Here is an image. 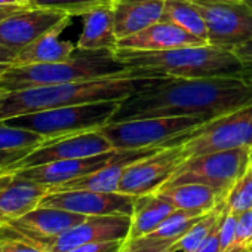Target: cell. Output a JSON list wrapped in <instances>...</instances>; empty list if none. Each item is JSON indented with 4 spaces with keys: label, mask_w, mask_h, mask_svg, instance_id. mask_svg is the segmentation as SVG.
I'll use <instances>...</instances> for the list:
<instances>
[{
    "label": "cell",
    "mask_w": 252,
    "mask_h": 252,
    "mask_svg": "<svg viewBox=\"0 0 252 252\" xmlns=\"http://www.w3.org/2000/svg\"><path fill=\"white\" fill-rule=\"evenodd\" d=\"M251 166H252V147H251Z\"/></svg>",
    "instance_id": "ee69618b"
},
{
    "label": "cell",
    "mask_w": 252,
    "mask_h": 252,
    "mask_svg": "<svg viewBox=\"0 0 252 252\" xmlns=\"http://www.w3.org/2000/svg\"><path fill=\"white\" fill-rule=\"evenodd\" d=\"M227 209H225V200L214 208L212 211L206 212L180 240L178 246L181 252H196L205 242L206 239L221 225L222 218L225 217Z\"/></svg>",
    "instance_id": "d4e9b609"
},
{
    "label": "cell",
    "mask_w": 252,
    "mask_h": 252,
    "mask_svg": "<svg viewBox=\"0 0 252 252\" xmlns=\"http://www.w3.org/2000/svg\"><path fill=\"white\" fill-rule=\"evenodd\" d=\"M46 141L49 140L40 134L11 126L6 122H0V152L37 149Z\"/></svg>",
    "instance_id": "484cf974"
},
{
    "label": "cell",
    "mask_w": 252,
    "mask_h": 252,
    "mask_svg": "<svg viewBox=\"0 0 252 252\" xmlns=\"http://www.w3.org/2000/svg\"><path fill=\"white\" fill-rule=\"evenodd\" d=\"M165 0H113L117 39L131 36L162 20Z\"/></svg>",
    "instance_id": "d6986e66"
},
{
    "label": "cell",
    "mask_w": 252,
    "mask_h": 252,
    "mask_svg": "<svg viewBox=\"0 0 252 252\" xmlns=\"http://www.w3.org/2000/svg\"><path fill=\"white\" fill-rule=\"evenodd\" d=\"M111 150H114L111 143L99 132V129L88 131V132L67 135V137L46 141L40 147L30 152L18 163V169L37 166L57 160L91 158Z\"/></svg>",
    "instance_id": "5bb4252c"
},
{
    "label": "cell",
    "mask_w": 252,
    "mask_h": 252,
    "mask_svg": "<svg viewBox=\"0 0 252 252\" xmlns=\"http://www.w3.org/2000/svg\"><path fill=\"white\" fill-rule=\"evenodd\" d=\"M239 252H252V245H251L249 248H246V249H242V251H239Z\"/></svg>",
    "instance_id": "7bdbcfd3"
},
{
    "label": "cell",
    "mask_w": 252,
    "mask_h": 252,
    "mask_svg": "<svg viewBox=\"0 0 252 252\" xmlns=\"http://www.w3.org/2000/svg\"><path fill=\"white\" fill-rule=\"evenodd\" d=\"M15 172H9V174H3V175H0V189H3L5 186H8L12 178H14Z\"/></svg>",
    "instance_id": "f35d334b"
},
{
    "label": "cell",
    "mask_w": 252,
    "mask_h": 252,
    "mask_svg": "<svg viewBox=\"0 0 252 252\" xmlns=\"http://www.w3.org/2000/svg\"><path fill=\"white\" fill-rule=\"evenodd\" d=\"M205 120L197 117H143L108 122L99 132L116 150H143L180 146Z\"/></svg>",
    "instance_id": "8992f818"
},
{
    "label": "cell",
    "mask_w": 252,
    "mask_h": 252,
    "mask_svg": "<svg viewBox=\"0 0 252 252\" xmlns=\"http://www.w3.org/2000/svg\"><path fill=\"white\" fill-rule=\"evenodd\" d=\"M178 240L175 239L156 240V242H146L141 239L125 240L120 252H178L180 251Z\"/></svg>",
    "instance_id": "f1b7e54d"
},
{
    "label": "cell",
    "mask_w": 252,
    "mask_h": 252,
    "mask_svg": "<svg viewBox=\"0 0 252 252\" xmlns=\"http://www.w3.org/2000/svg\"><path fill=\"white\" fill-rule=\"evenodd\" d=\"M88 215L48 206H37L21 218L8 222L12 228L29 236H57L83 222Z\"/></svg>",
    "instance_id": "ac0fdd59"
},
{
    "label": "cell",
    "mask_w": 252,
    "mask_h": 252,
    "mask_svg": "<svg viewBox=\"0 0 252 252\" xmlns=\"http://www.w3.org/2000/svg\"><path fill=\"white\" fill-rule=\"evenodd\" d=\"M225 209L234 215L252 209V166L228 191L225 197Z\"/></svg>",
    "instance_id": "83f0119b"
},
{
    "label": "cell",
    "mask_w": 252,
    "mask_h": 252,
    "mask_svg": "<svg viewBox=\"0 0 252 252\" xmlns=\"http://www.w3.org/2000/svg\"><path fill=\"white\" fill-rule=\"evenodd\" d=\"M48 193V186L14 175L8 186L0 189V225L15 221L37 208Z\"/></svg>",
    "instance_id": "e0dca14e"
},
{
    "label": "cell",
    "mask_w": 252,
    "mask_h": 252,
    "mask_svg": "<svg viewBox=\"0 0 252 252\" xmlns=\"http://www.w3.org/2000/svg\"><path fill=\"white\" fill-rule=\"evenodd\" d=\"M156 194L177 209H193L203 212L212 211L225 200V196L220 191L197 183L165 186L159 189Z\"/></svg>",
    "instance_id": "44dd1931"
},
{
    "label": "cell",
    "mask_w": 252,
    "mask_h": 252,
    "mask_svg": "<svg viewBox=\"0 0 252 252\" xmlns=\"http://www.w3.org/2000/svg\"><path fill=\"white\" fill-rule=\"evenodd\" d=\"M17 58V52L0 45V65H12Z\"/></svg>",
    "instance_id": "8d00e7d4"
},
{
    "label": "cell",
    "mask_w": 252,
    "mask_h": 252,
    "mask_svg": "<svg viewBox=\"0 0 252 252\" xmlns=\"http://www.w3.org/2000/svg\"><path fill=\"white\" fill-rule=\"evenodd\" d=\"M0 252H12V251L6 246V243H5L2 239H0Z\"/></svg>",
    "instance_id": "60d3db41"
},
{
    "label": "cell",
    "mask_w": 252,
    "mask_h": 252,
    "mask_svg": "<svg viewBox=\"0 0 252 252\" xmlns=\"http://www.w3.org/2000/svg\"><path fill=\"white\" fill-rule=\"evenodd\" d=\"M236 221L237 215L227 212L221 225H220V246L221 252H228L231 249L233 240H234V231H236Z\"/></svg>",
    "instance_id": "d6a6232c"
},
{
    "label": "cell",
    "mask_w": 252,
    "mask_h": 252,
    "mask_svg": "<svg viewBox=\"0 0 252 252\" xmlns=\"http://www.w3.org/2000/svg\"><path fill=\"white\" fill-rule=\"evenodd\" d=\"M111 2L113 0H29V5L60 11L70 17H83L89 11L102 5H110Z\"/></svg>",
    "instance_id": "4316f807"
},
{
    "label": "cell",
    "mask_w": 252,
    "mask_h": 252,
    "mask_svg": "<svg viewBox=\"0 0 252 252\" xmlns=\"http://www.w3.org/2000/svg\"><path fill=\"white\" fill-rule=\"evenodd\" d=\"M196 252H221V246H220V227L206 239V242Z\"/></svg>",
    "instance_id": "d590c367"
},
{
    "label": "cell",
    "mask_w": 252,
    "mask_h": 252,
    "mask_svg": "<svg viewBox=\"0 0 252 252\" xmlns=\"http://www.w3.org/2000/svg\"><path fill=\"white\" fill-rule=\"evenodd\" d=\"M186 158L252 147V104L205 122L183 140Z\"/></svg>",
    "instance_id": "ba28073f"
},
{
    "label": "cell",
    "mask_w": 252,
    "mask_h": 252,
    "mask_svg": "<svg viewBox=\"0 0 252 252\" xmlns=\"http://www.w3.org/2000/svg\"><path fill=\"white\" fill-rule=\"evenodd\" d=\"M175 209L177 208L160 199L156 193L137 196L134 212L131 215V231L126 240H134L150 234L162 225Z\"/></svg>",
    "instance_id": "603a6c76"
},
{
    "label": "cell",
    "mask_w": 252,
    "mask_h": 252,
    "mask_svg": "<svg viewBox=\"0 0 252 252\" xmlns=\"http://www.w3.org/2000/svg\"><path fill=\"white\" fill-rule=\"evenodd\" d=\"M131 74L129 67L111 51H80L64 61L48 64L9 65L0 73V92L34 86L88 82Z\"/></svg>",
    "instance_id": "277c9868"
},
{
    "label": "cell",
    "mask_w": 252,
    "mask_h": 252,
    "mask_svg": "<svg viewBox=\"0 0 252 252\" xmlns=\"http://www.w3.org/2000/svg\"><path fill=\"white\" fill-rule=\"evenodd\" d=\"M205 20L208 43L234 51L252 39V9L242 0H189Z\"/></svg>",
    "instance_id": "30bf717a"
},
{
    "label": "cell",
    "mask_w": 252,
    "mask_h": 252,
    "mask_svg": "<svg viewBox=\"0 0 252 252\" xmlns=\"http://www.w3.org/2000/svg\"><path fill=\"white\" fill-rule=\"evenodd\" d=\"M0 239H2L6 246L12 251V252H46L43 249H40L39 246L33 245V243H29L11 233L6 231V228L3 225H0Z\"/></svg>",
    "instance_id": "836d02e7"
},
{
    "label": "cell",
    "mask_w": 252,
    "mask_h": 252,
    "mask_svg": "<svg viewBox=\"0 0 252 252\" xmlns=\"http://www.w3.org/2000/svg\"><path fill=\"white\" fill-rule=\"evenodd\" d=\"M129 150H111L107 153H101L91 158H82V159H68V160H57L49 162L37 166L23 168L15 172V175L45 184L49 189L55 186H61L64 183L73 181L76 178L85 177L88 174H92L122 158L128 155Z\"/></svg>",
    "instance_id": "9a60e30c"
},
{
    "label": "cell",
    "mask_w": 252,
    "mask_h": 252,
    "mask_svg": "<svg viewBox=\"0 0 252 252\" xmlns=\"http://www.w3.org/2000/svg\"><path fill=\"white\" fill-rule=\"evenodd\" d=\"M233 52L240 63V79L252 86V39L237 46Z\"/></svg>",
    "instance_id": "4dcf8cb0"
},
{
    "label": "cell",
    "mask_w": 252,
    "mask_h": 252,
    "mask_svg": "<svg viewBox=\"0 0 252 252\" xmlns=\"http://www.w3.org/2000/svg\"><path fill=\"white\" fill-rule=\"evenodd\" d=\"M119 60L129 67L132 76L141 77H237L240 63L233 51L209 43L189 45L166 51H116Z\"/></svg>",
    "instance_id": "3957f363"
},
{
    "label": "cell",
    "mask_w": 252,
    "mask_h": 252,
    "mask_svg": "<svg viewBox=\"0 0 252 252\" xmlns=\"http://www.w3.org/2000/svg\"><path fill=\"white\" fill-rule=\"evenodd\" d=\"M242 2H245V3H246V5H248L251 9H252V0H242Z\"/></svg>",
    "instance_id": "b9f144b4"
},
{
    "label": "cell",
    "mask_w": 252,
    "mask_h": 252,
    "mask_svg": "<svg viewBox=\"0 0 252 252\" xmlns=\"http://www.w3.org/2000/svg\"><path fill=\"white\" fill-rule=\"evenodd\" d=\"M83 29L76 43L80 51H117L114 15L110 5L98 6L83 17Z\"/></svg>",
    "instance_id": "ffe728a7"
},
{
    "label": "cell",
    "mask_w": 252,
    "mask_h": 252,
    "mask_svg": "<svg viewBox=\"0 0 252 252\" xmlns=\"http://www.w3.org/2000/svg\"><path fill=\"white\" fill-rule=\"evenodd\" d=\"M3 5H29L27 0H0V6Z\"/></svg>",
    "instance_id": "ab89813d"
},
{
    "label": "cell",
    "mask_w": 252,
    "mask_h": 252,
    "mask_svg": "<svg viewBox=\"0 0 252 252\" xmlns=\"http://www.w3.org/2000/svg\"><path fill=\"white\" fill-rule=\"evenodd\" d=\"M27 2H29V0H27Z\"/></svg>",
    "instance_id": "f6af8a7d"
},
{
    "label": "cell",
    "mask_w": 252,
    "mask_h": 252,
    "mask_svg": "<svg viewBox=\"0 0 252 252\" xmlns=\"http://www.w3.org/2000/svg\"><path fill=\"white\" fill-rule=\"evenodd\" d=\"M186 159L183 144L163 147L126 168L117 191L131 196L156 193L172 178Z\"/></svg>",
    "instance_id": "8fae6325"
},
{
    "label": "cell",
    "mask_w": 252,
    "mask_h": 252,
    "mask_svg": "<svg viewBox=\"0 0 252 252\" xmlns=\"http://www.w3.org/2000/svg\"><path fill=\"white\" fill-rule=\"evenodd\" d=\"M65 30V27H60L30 46L24 48L17 54L12 65H29V64H48L68 60L77 49V46L70 40H61L60 34Z\"/></svg>",
    "instance_id": "7402d4cb"
},
{
    "label": "cell",
    "mask_w": 252,
    "mask_h": 252,
    "mask_svg": "<svg viewBox=\"0 0 252 252\" xmlns=\"http://www.w3.org/2000/svg\"><path fill=\"white\" fill-rule=\"evenodd\" d=\"M129 215H104V217H88L83 222L71 227L70 230L49 237L29 236L17 231L11 225L5 224L8 233L39 246L46 252H68L82 245L95 242L110 240H126L131 231Z\"/></svg>",
    "instance_id": "9c48e42d"
},
{
    "label": "cell",
    "mask_w": 252,
    "mask_h": 252,
    "mask_svg": "<svg viewBox=\"0 0 252 252\" xmlns=\"http://www.w3.org/2000/svg\"><path fill=\"white\" fill-rule=\"evenodd\" d=\"M125 240H110V242H95L82 245L68 252H120Z\"/></svg>",
    "instance_id": "e575fe53"
},
{
    "label": "cell",
    "mask_w": 252,
    "mask_h": 252,
    "mask_svg": "<svg viewBox=\"0 0 252 252\" xmlns=\"http://www.w3.org/2000/svg\"><path fill=\"white\" fill-rule=\"evenodd\" d=\"M119 104L120 101H99L65 105L12 117L3 122L17 128L40 134L48 140H55L102 128L111 120L119 108Z\"/></svg>",
    "instance_id": "5b68a950"
},
{
    "label": "cell",
    "mask_w": 252,
    "mask_h": 252,
    "mask_svg": "<svg viewBox=\"0 0 252 252\" xmlns=\"http://www.w3.org/2000/svg\"><path fill=\"white\" fill-rule=\"evenodd\" d=\"M27 6H30V5H3V6H0V20H3L5 17H9L11 14L18 12Z\"/></svg>",
    "instance_id": "74e56055"
},
{
    "label": "cell",
    "mask_w": 252,
    "mask_h": 252,
    "mask_svg": "<svg viewBox=\"0 0 252 252\" xmlns=\"http://www.w3.org/2000/svg\"><path fill=\"white\" fill-rule=\"evenodd\" d=\"M137 196L120 191H92V190H65L48 193L39 206L58 208L88 217L104 215H132Z\"/></svg>",
    "instance_id": "4fadbf2b"
},
{
    "label": "cell",
    "mask_w": 252,
    "mask_h": 252,
    "mask_svg": "<svg viewBox=\"0 0 252 252\" xmlns=\"http://www.w3.org/2000/svg\"><path fill=\"white\" fill-rule=\"evenodd\" d=\"M144 79L146 77L141 76L125 74L88 82L46 85L0 92V122L65 105L122 101L129 96Z\"/></svg>",
    "instance_id": "7a4b0ae2"
},
{
    "label": "cell",
    "mask_w": 252,
    "mask_h": 252,
    "mask_svg": "<svg viewBox=\"0 0 252 252\" xmlns=\"http://www.w3.org/2000/svg\"><path fill=\"white\" fill-rule=\"evenodd\" d=\"M252 245V209L237 215L236 231L231 249L228 252H239Z\"/></svg>",
    "instance_id": "f546056e"
},
{
    "label": "cell",
    "mask_w": 252,
    "mask_h": 252,
    "mask_svg": "<svg viewBox=\"0 0 252 252\" xmlns=\"http://www.w3.org/2000/svg\"><path fill=\"white\" fill-rule=\"evenodd\" d=\"M252 104V86L237 77H146L120 101L110 122L143 117H197L205 122Z\"/></svg>",
    "instance_id": "6da1fadb"
},
{
    "label": "cell",
    "mask_w": 252,
    "mask_h": 252,
    "mask_svg": "<svg viewBox=\"0 0 252 252\" xmlns=\"http://www.w3.org/2000/svg\"><path fill=\"white\" fill-rule=\"evenodd\" d=\"M34 149H24V150H12V152H0V175L17 172L18 163Z\"/></svg>",
    "instance_id": "1f68e13d"
},
{
    "label": "cell",
    "mask_w": 252,
    "mask_h": 252,
    "mask_svg": "<svg viewBox=\"0 0 252 252\" xmlns=\"http://www.w3.org/2000/svg\"><path fill=\"white\" fill-rule=\"evenodd\" d=\"M202 39L168 21H158L131 36L119 39L117 51H166L189 45H205Z\"/></svg>",
    "instance_id": "2e32d148"
},
{
    "label": "cell",
    "mask_w": 252,
    "mask_h": 252,
    "mask_svg": "<svg viewBox=\"0 0 252 252\" xmlns=\"http://www.w3.org/2000/svg\"><path fill=\"white\" fill-rule=\"evenodd\" d=\"M70 18L60 11L27 6L0 20V45L18 54L45 34L67 27Z\"/></svg>",
    "instance_id": "7c38bea8"
},
{
    "label": "cell",
    "mask_w": 252,
    "mask_h": 252,
    "mask_svg": "<svg viewBox=\"0 0 252 252\" xmlns=\"http://www.w3.org/2000/svg\"><path fill=\"white\" fill-rule=\"evenodd\" d=\"M251 168V147L189 158L165 186L205 184L227 197L233 186ZM163 186V187H165Z\"/></svg>",
    "instance_id": "52a82bcc"
},
{
    "label": "cell",
    "mask_w": 252,
    "mask_h": 252,
    "mask_svg": "<svg viewBox=\"0 0 252 252\" xmlns=\"http://www.w3.org/2000/svg\"><path fill=\"white\" fill-rule=\"evenodd\" d=\"M162 21L175 24L208 43L205 20L202 18L197 8L189 0H165Z\"/></svg>",
    "instance_id": "cb8c5ba5"
}]
</instances>
